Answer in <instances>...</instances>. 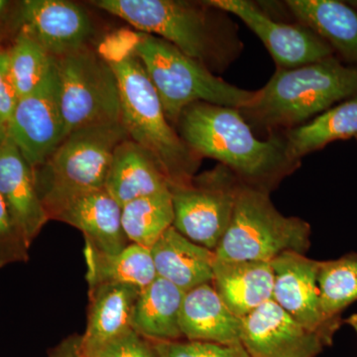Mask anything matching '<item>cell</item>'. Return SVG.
I'll use <instances>...</instances> for the list:
<instances>
[{
  "label": "cell",
  "mask_w": 357,
  "mask_h": 357,
  "mask_svg": "<svg viewBox=\"0 0 357 357\" xmlns=\"http://www.w3.org/2000/svg\"><path fill=\"white\" fill-rule=\"evenodd\" d=\"M152 342L158 357H250L241 344H222L188 340Z\"/></svg>",
  "instance_id": "cell-29"
},
{
  "label": "cell",
  "mask_w": 357,
  "mask_h": 357,
  "mask_svg": "<svg viewBox=\"0 0 357 357\" xmlns=\"http://www.w3.org/2000/svg\"><path fill=\"white\" fill-rule=\"evenodd\" d=\"M347 323L354 328L357 335V314H352L351 317H349V318L347 319Z\"/></svg>",
  "instance_id": "cell-34"
},
{
  "label": "cell",
  "mask_w": 357,
  "mask_h": 357,
  "mask_svg": "<svg viewBox=\"0 0 357 357\" xmlns=\"http://www.w3.org/2000/svg\"><path fill=\"white\" fill-rule=\"evenodd\" d=\"M311 246V225L285 217L269 192L241 183L229 227L215 250L220 259L270 262L282 253L305 255Z\"/></svg>",
  "instance_id": "cell-7"
},
{
  "label": "cell",
  "mask_w": 357,
  "mask_h": 357,
  "mask_svg": "<svg viewBox=\"0 0 357 357\" xmlns=\"http://www.w3.org/2000/svg\"><path fill=\"white\" fill-rule=\"evenodd\" d=\"M274 275L270 262L215 258L211 285L230 311L244 319L272 300Z\"/></svg>",
  "instance_id": "cell-19"
},
{
  "label": "cell",
  "mask_w": 357,
  "mask_h": 357,
  "mask_svg": "<svg viewBox=\"0 0 357 357\" xmlns=\"http://www.w3.org/2000/svg\"><path fill=\"white\" fill-rule=\"evenodd\" d=\"M175 129L199 158L217 160L244 185L269 194L301 165L289 158L283 134L260 140L234 107L192 103L180 115Z\"/></svg>",
  "instance_id": "cell-1"
},
{
  "label": "cell",
  "mask_w": 357,
  "mask_h": 357,
  "mask_svg": "<svg viewBox=\"0 0 357 357\" xmlns=\"http://www.w3.org/2000/svg\"><path fill=\"white\" fill-rule=\"evenodd\" d=\"M150 251L157 276L184 292L213 280L215 251L192 243L173 227L164 232Z\"/></svg>",
  "instance_id": "cell-21"
},
{
  "label": "cell",
  "mask_w": 357,
  "mask_h": 357,
  "mask_svg": "<svg viewBox=\"0 0 357 357\" xmlns=\"http://www.w3.org/2000/svg\"><path fill=\"white\" fill-rule=\"evenodd\" d=\"M241 183L229 168L218 164L197 175L191 185L170 189L174 229L215 251L231 220Z\"/></svg>",
  "instance_id": "cell-9"
},
{
  "label": "cell",
  "mask_w": 357,
  "mask_h": 357,
  "mask_svg": "<svg viewBox=\"0 0 357 357\" xmlns=\"http://www.w3.org/2000/svg\"><path fill=\"white\" fill-rule=\"evenodd\" d=\"M105 188L121 208L134 199L170 190L154 157L129 138L115 148Z\"/></svg>",
  "instance_id": "cell-20"
},
{
  "label": "cell",
  "mask_w": 357,
  "mask_h": 357,
  "mask_svg": "<svg viewBox=\"0 0 357 357\" xmlns=\"http://www.w3.org/2000/svg\"><path fill=\"white\" fill-rule=\"evenodd\" d=\"M9 6V2L6 1V0H0V17L3 15V13H6L7 7Z\"/></svg>",
  "instance_id": "cell-35"
},
{
  "label": "cell",
  "mask_w": 357,
  "mask_h": 357,
  "mask_svg": "<svg viewBox=\"0 0 357 357\" xmlns=\"http://www.w3.org/2000/svg\"><path fill=\"white\" fill-rule=\"evenodd\" d=\"M243 319L230 311L211 283L185 293L180 314L183 337L215 344H241Z\"/></svg>",
  "instance_id": "cell-18"
},
{
  "label": "cell",
  "mask_w": 357,
  "mask_h": 357,
  "mask_svg": "<svg viewBox=\"0 0 357 357\" xmlns=\"http://www.w3.org/2000/svg\"><path fill=\"white\" fill-rule=\"evenodd\" d=\"M131 47L146 70L167 119L174 128L185 107L192 103L206 102L241 109L255 98L256 91L227 83L159 37L138 33L132 36Z\"/></svg>",
  "instance_id": "cell-5"
},
{
  "label": "cell",
  "mask_w": 357,
  "mask_h": 357,
  "mask_svg": "<svg viewBox=\"0 0 357 357\" xmlns=\"http://www.w3.org/2000/svg\"><path fill=\"white\" fill-rule=\"evenodd\" d=\"M29 250L0 196V269L14 263L27 262Z\"/></svg>",
  "instance_id": "cell-30"
},
{
  "label": "cell",
  "mask_w": 357,
  "mask_h": 357,
  "mask_svg": "<svg viewBox=\"0 0 357 357\" xmlns=\"http://www.w3.org/2000/svg\"><path fill=\"white\" fill-rule=\"evenodd\" d=\"M0 196L18 231L31 248L50 218L37 192L33 169L8 137L0 145Z\"/></svg>",
  "instance_id": "cell-15"
},
{
  "label": "cell",
  "mask_w": 357,
  "mask_h": 357,
  "mask_svg": "<svg viewBox=\"0 0 357 357\" xmlns=\"http://www.w3.org/2000/svg\"><path fill=\"white\" fill-rule=\"evenodd\" d=\"M319 262L293 251L271 260L274 275L272 301L301 325L335 335L342 319H328L321 311Z\"/></svg>",
  "instance_id": "cell-13"
},
{
  "label": "cell",
  "mask_w": 357,
  "mask_h": 357,
  "mask_svg": "<svg viewBox=\"0 0 357 357\" xmlns=\"http://www.w3.org/2000/svg\"><path fill=\"white\" fill-rule=\"evenodd\" d=\"M81 335H70L49 351L48 357H79Z\"/></svg>",
  "instance_id": "cell-33"
},
{
  "label": "cell",
  "mask_w": 357,
  "mask_h": 357,
  "mask_svg": "<svg viewBox=\"0 0 357 357\" xmlns=\"http://www.w3.org/2000/svg\"><path fill=\"white\" fill-rule=\"evenodd\" d=\"M50 220L81 230L84 243L102 252H121L130 243L122 229L121 206L105 188L70 199L52 213Z\"/></svg>",
  "instance_id": "cell-16"
},
{
  "label": "cell",
  "mask_w": 357,
  "mask_h": 357,
  "mask_svg": "<svg viewBox=\"0 0 357 357\" xmlns=\"http://www.w3.org/2000/svg\"><path fill=\"white\" fill-rule=\"evenodd\" d=\"M282 134L289 158L297 162L333 141L357 137V95Z\"/></svg>",
  "instance_id": "cell-25"
},
{
  "label": "cell",
  "mask_w": 357,
  "mask_h": 357,
  "mask_svg": "<svg viewBox=\"0 0 357 357\" xmlns=\"http://www.w3.org/2000/svg\"><path fill=\"white\" fill-rule=\"evenodd\" d=\"M6 132L32 169L41 166L65 139L56 66L38 88L18 100Z\"/></svg>",
  "instance_id": "cell-10"
},
{
  "label": "cell",
  "mask_w": 357,
  "mask_h": 357,
  "mask_svg": "<svg viewBox=\"0 0 357 357\" xmlns=\"http://www.w3.org/2000/svg\"><path fill=\"white\" fill-rule=\"evenodd\" d=\"M248 26L273 58L277 69H291L333 57V49L316 33L299 23L274 20L261 4L250 0H208Z\"/></svg>",
  "instance_id": "cell-11"
},
{
  "label": "cell",
  "mask_w": 357,
  "mask_h": 357,
  "mask_svg": "<svg viewBox=\"0 0 357 357\" xmlns=\"http://www.w3.org/2000/svg\"><path fill=\"white\" fill-rule=\"evenodd\" d=\"M128 135L121 121L70 133L41 166L33 169L49 218L70 199L103 189L115 148Z\"/></svg>",
  "instance_id": "cell-6"
},
{
  "label": "cell",
  "mask_w": 357,
  "mask_h": 357,
  "mask_svg": "<svg viewBox=\"0 0 357 357\" xmlns=\"http://www.w3.org/2000/svg\"><path fill=\"white\" fill-rule=\"evenodd\" d=\"M89 3L141 33L165 40L213 74L225 72L243 50L238 27L229 14L208 1L96 0Z\"/></svg>",
  "instance_id": "cell-2"
},
{
  "label": "cell",
  "mask_w": 357,
  "mask_h": 357,
  "mask_svg": "<svg viewBox=\"0 0 357 357\" xmlns=\"http://www.w3.org/2000/svg\"><path fill=\"white\" fill-rule=\"evenodd\" d=\"M9 66L18 98L31 93L54 70L56 59L23 32L9 49Z\"/></svg>",
  "instance_id": "cell-28"
},
{
  "label": "cell",
  "mask_w": 357,
  "mask_h": 357,
  "mask_svg": "<svg viewBox=\"0 0 357 357\" xmlns=\"http://www.w3.org/2000/svg\"><path fill=\"white\" fill-rule=\"evenodd\" d=\"M20 32L55 59L88 46L93 33L86 9L68 0H25L20 9Z\"/></svg>",
  "instance_id": "cell-14"
},
{
  "label": "cell",
  "mask_w": 357,
  "mask_h": 357,
  "mask_svg": "<svg viewBox=\"0 0 357 357\" xmlns=\"http://www.w3.org/2000/svg\"><path fill=\"white\" fill-rule=\"evenodd\" d=\"M66 137L79 129L121 121V93L112 65L89 46L56 59Z\"/></svg>",
  "instance_id": "cell-8"
},
{
  "label": "cell",
  "mask_w": 357,
  "mask_h": 357,
  "mask_svg": "<svg viewBox=\"0 0 357 357\" xmlns=\"http://www.w3.org/2000/svg\"><path fill=\"white\" fill-rule=\"evenodd\" d=\"M7 138V132L6 128L3 126H0V145L6 140Z\"/></svg>",
  "instance_id": "cell-36"
},
{
  "label": "cell",
  "mask_w": 357,
  "mask_h": 357,
  "mask_svg": "<svg viewBox=\"0 0 357 357\" xmlns=\"http://www.w3.org/2000/svg\"><path fill=\"white\" fill-rule=\"evenodd\" d=\"M89 288L103 284H124L143 290L157 278L150 249L129 243L117 253H105L84 244Z\"/></svg>",
  "instance_id": "cell-24"
},
{
  "label": "cell",
  "mask_w": 357,
  "mask_h": 357,
  "mask_svg": "<svg viewBox=\"0 0 357 357\" xmlns=\"http://www.w3.org/2000/svg\"><path fill=\"white\" fill-rule=\"evenodd\" d=\"M184 291L157 277L140 291L134 305L131 326L142 337L154 342L182 340L180 314Z\"/></svg>",
  "instance_id": "cell-23"
},
{
  "label": "cell",
  "mask_w": 357,
  "mask_h": 357,
  "mask_svg": "<svg viewBox=\"0 0 357 357\" xmlns=\"http://www.w3.org/2000/svg\"><path fill=\"white\" fill-rule=\"evenodd\" d=\"M139 289L124 284L89 288L88 321L79 342V357H93L132 328L131 319Z\"/></svg>",
  "instance_id": "cell-17"
},
{
  "label": "cell",
  "mask_w": 357,
  "mask_h": 357,
  "mask_svg": "<svg viewBox=\"0 0 357 357\" xmlns=\"http://www.w3.org/2000/svg\"><path fill=\"white\" fill-rule=\"evenodd\" d=\"M296 22L309 28L349 62L357 64V13L337 0H287Z\"/></svg>",
  "instance_id": "cell-22"
},
{
  "label": "cell",
  "mask_w": 357,
  "mask_h": 357,
  "mask_svg": "<svg viewBox=\"0 0 357 357\" xmlns=\"http://www.w3.org/2000/svg\"><path fill=\"white\" fill-rule=\"evenodd\" d=\"M121 222L129 243L151 249L164 232L173 227L170 190L134 199L122 206Z\"/></svg>",
  "instance_id": "cell-26"
},
{
  "label": "cell",
  "mask_w": 357,
  "mask_h": 357,
  "mask_svg": "<svg viewBox=\"0 0 357 357\" xmlns=\"http://www.w3.org/2000/svg\"><path fill=\"white\" fill-rule=\"evenodd\" d=\"M318 283L324 316L340 319V314L357 301V253L319 262Z\"/></svg>",
  "instance_id": "cell-27"
},
{
  "label": "cell",
  "mask_w": 357,
  "mask_h": 357,
  "mask_svg": "<svg viewBox=\"0 0 357 357\" xmlns=\"http://www.w3.org/2000/svg\"><path fill=\"white\" fill-rule=\"evenodd\" d=\"M93 357H158L152 340L133 328L105 344Z\"/></svg>",
  "instance_id": "cell-31"
},
{
  "label": "cell",
  "mask_w": 357,
  "mask_h": 357,
  "mask_svg": "<svg viewBox=\"0 0 357 357\" xmlns=\"http://www.w3.org/2000/svg\"><path fill=\"white\" fill-rule=\"evenodd\" d=\"M357 95V67L342 64L333 57L277 69L255 98L238 109L251 128L270 134L302 126Z\"/></svg>",
  "instance_id": "cell-3"
},
{
  "label": "cell",
  "mask_w": 357,
  "mask_h": 357,
  "mask_svg": "<svg viewBox=\"0 0 357 357\" xmlns=\"http://www.w3.org/2000/svg\"><path fill=\"white\" fill-rule=\"evenodd\" d=\"M100 53L116 75L121 123L129 139L154 157L170 189L191 185L202 158L188 147L167 119L158 93L131 45L124 52Z\"/></svg>",
  "instance_id": "cell-4"
},
{
  "label": "cell",
  "mask_w": 357,
  "mask_h": 357,
  "mask_svg": "<svg viewBox=\"0 0 357 357\" xmlns=\"http://www.w3.org/2000/svg\"><path fill=\"white\" fill-rule=\"evenodd\" d=\"M18 100L20 98L11 76L8 51L0 48V126L6 130Z\"/></svg>",
  "instance_id": "cell-32"
},
{
  "label": "cell",
  "mask_w": 357,
  "mask_h": 357,
  "mask_svg": "<svg viewBox=\"0 0 357 357\" xmlns=\"http://www.w3.org/2000/svg\"><path fill=\"white\" fill-rule=\"evenodd\" d=\"M333 340L301 325L272 300L243 319L241 344L250 357H317Z\"/></svg>",
  "instance_id": "cell-12"
}]
</instances>
